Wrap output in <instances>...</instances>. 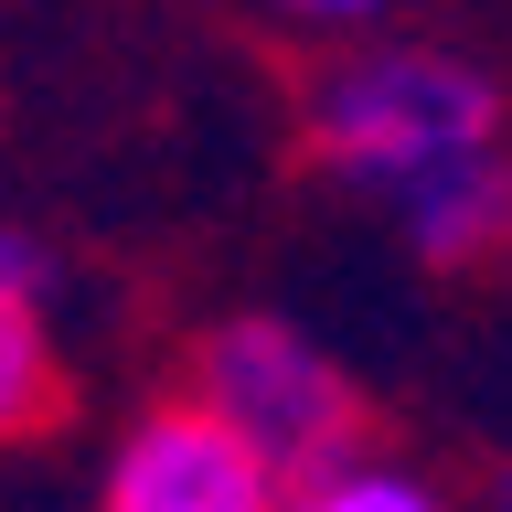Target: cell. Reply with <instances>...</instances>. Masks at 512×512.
<instances>
[{
    "label": "cell",
    "instance_id": "6da1fadb",
    "mask_svg": "<svg viewBox=\"0 0 512 512\" xmlns=\"http://www.w3.org/2000/svg\"><path fill=\"white\" fill-rule=\"evenodd\" d=\"M310 150L320 171L374 192L427 267H470V256L512 246V139L491 75H470V64L416 54V43L320 64Z\"/></svg>",
    "mask_w": 512,
    "mask_h": 512
},
{
    "label": "cell",
    "instance_id": "7a4b0ae2",
    "mask_svg": "<svg viewBox=\"0 0 512 512\" xmlns=\"http://www.w3.org/2000/svg\"><path fill=\"white\" fill-rule=\"evenodd\" d=\"M203 406H224L288 480H331L363 448V395L288 320H224L203 342Z\"/></svg>",
    "mask_w": 512,
    "mask_h": 512
},
{
    "label": "cell",
    "instance_id": "3957f363",
    "mask_svg": "<svg viewBox=\"0 0 512 512\" xmlns=\"http://www.w3.org/2000/svg\"><path fill=\"white\" fill-rule=\"evenodd\" d=\"M96 512H288V470L224 406L182 395V406L139 416V438L118 448Z\"/></svg>",
    "mask_w": 512,
    "mask_h": 512
},
{
    "label": "cell",
    "instance_id": "277c9868",
    "mask_svg": "<svg viewBox=\"0 0 512 512\" xmlns=\"http://www.w3.org/2000/svg\"><path fill=\"white\" fill-rule=\"evenodd\" d=\"M54 406H64V363L43 342V320H32V299H0V438L54 427Z\"/></svg>",
    "mask_w": 512,
    "mask_h": 512
},
{
    "label": "cell",
    "instance_id": "5b68a950",
    "mask_svg": "<svg viewBox=\"0 0 512 512\" xmlns=\"http://www.w3.org/2000/svg\"><path fill=\"white\" fill-rule=\"evenodd\" d=\"M288 512H438V491L427 480H406V470H331V480H299V502Z\"/></svg>",
    "mask_w": 512,
    "mask_h": 512
},
{
    "label": "cell",
    "instance_id": "8992f818",
    "mask_svg": "<svg viewBox=\"0 0 512 512\" xmlns=\"http://www.w3.org/2000/svg\"><path fill=\"white\" fill-rule=\"evenodd\" d=\"M32 288H43V256L22 235H0V299H32Z\"/></svg>",
    "mask_w": 512,
    "mask_h": 512
},
{
    "label": "cell",
    "instance_id": "52a82bcc",
    "mask_svg": "<svg viewBox=\"0 0 512 512\" xmlns=\"http://www.w3.org/2000/svg\"><path fill=\"white\" fill-rule=\"evenodd\" d=\"M267 11H299V22H374L384 0H267Z\"/></svg>",
    "mask_w": 512,
    "mask_h": 512
},
{
    "label": "cell",
    "instance_id": "ba28073f",
    "mask_svg": "<svg viewBox=\"0 0 512 512\" xmlns=\"http://www.w3.org/2000/svg\"><path fill=\"white\" fill-rule=\"evenodd\" d=\"M491 512H512V480H502V502H491Z\"/></svg>",
    "mask_w": 512,
    "mask_h": 512
}]
</instances>
